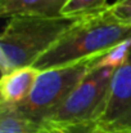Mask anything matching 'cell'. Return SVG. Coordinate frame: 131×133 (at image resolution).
I'll use <instances>...</instances> for the list:
<instances>
[{
    "mask_svg": "<svg viewBox=\"0 0 131 133\" xmlns=\"http://www.w3.org/2000/svg\"><path fill=\"white\" fill-rule=\"evenodd\" d=\"M116 67H94L41 127L96 124L111 88Z\"/></svg>",
    "mask_w": 131,
    "mask_h": 133,
    "instance_id": "obj_4",
    "label": "cell"
},
{
    "mask_svg": "<svg viewBox=\"0 0 131 133\" xmlns=\"http://www.w3.org/2000/svg\"><path fill=\"white\" fill-rule=\"evenodd\" d=\"M99 57L102 56L40 71L28 97L14 105V107L25 118L40 127L94 69Z\"/></svg>",
    "mask_w": 131,
    "mask_h": 133,
    "instance_id": "obj_3",
    "label": "cell"
},
{
    "mask_svg": "<svg viewBox=\"0 0 131 133\" xmlns=\"http://www.w3.org/2000/svg\"><path fill=\"white\" fill-rule=\"evenodd\" d=\"M96 125L107 132H131V52L129 58L116 69L104 110Z\"/></svg>",
    "mask_w": 131,
    "mask_h": 133,
    "instance_id": "obj_5",
    "label": "cell"
},
{
    "mask_svg": "<svg viewBox=\"0 0 131 133\" xmlns=\"http://www.w3.org/2000/svg\"><path fill=\"white\" fill-rule=\"evenodd\" d=\"M84 17L14 16L6 22L0 36V70L31 67L71 27Z\"/></svg>",
    "mask_w": 131,
    "mask_h": 133,
    "instance_id": "obj_1",
    "label": "cell"
},
{
    "mask_svg": "<svg viewBox=\"0 0 131 133\" xmlns=\"http://www.w3.org/2000/svg\"><path fill=\"white\" fill-rule=\"evenodd\" d=\"M131 52V38L121 42L120 44L108 49L102 57L95 61L94 67H120L127 58Z\"/></svg>",
    "mask_w": 131,
    "mask_h": 133,
    "instance_id": "obj_10",
    "label": "cell"
},
{
    "mask_svg": "<svg viewBox=\"0 0 131 133\" xmlns=\"http://www.w3.org/2000/svg\"><path fill=\"white\" fill-rule=\"evenodd\" d=\"M94 133H116V132H107V131H103V129H99V128H98Z\"/></svg>",
    "mask_w": 131,
    "mask_h": 133,
    "instance_id": "obj_12",
    "label": "cell"
},
{
    "mask_svg": "<svg viewBox=\"0 0 131 133\" xmlns=\"http://www.w3.org/2000/svg\"><path fill=\"white\" fill-rule=\"evenodd\" d=\"M127 133H131V132H127Z\"/></svg>",
    "mask_w": 131,
    "mask_h": 133,
    "instance_id": "obj_13",
    "label": "cell"
},
{
    "mask_svg": "<svg viewBox=\"0 0 131 133\" xmlns=\"http://www.w3.org/2000/svg\"><path fill=\"white\" fill-rule=\"evenodd\" d=\"M40 71L35 67H23L1 75L0 80V102L17 105L28 97L35 85Z\"/></svg>",
    "mask_w": 131,
    "mask_h": 133,
    "instance_id": "obj_6",
    "label": "cell"
},
{
    "mask_svg": "<svg viewBox=\"0 0 131 133\" xmlns=\"http://www.w3.org/2000/svg\"><path fill=\"white\" fill-rule=\"evenodd\" d=\"M108 6L107 0H68L60 14L67 17H89L104 12Z\"/></svg>",
    "mask_w": 131,
    "mask_h": 133,
    "instance_id": "obj_9",
    "label": "cell"
},
{
    "mask_svg": "<svg viewBox=\"0 0 131 133\" xmlns=\"http://www.w3.org/2000/svg\"><path fill=\"white\" fill-rule=\"evenodd\" d=\"M109 14L118 22L131 26V0H117L107 8Z\"/></svg>",
    "mask_w": 131,
    "mask_h": 133,
    "instance_id": "obj_11",
    "label": "cell"
},
{
    "mask_svg": "<svg viewBox=\"0 0 131 133\" xmlns=\"http://www.w3.org/2000/svg\"><path fill=\"white\" fill-rule=\"evenodd\" d=\"M131 38V26L114 19L109 12L81 18L34 63L39 71L103 56L108 49Z\"/></svg>",
    "mask_w": 131,
    "mask_h": 133,
    "instance_id": "obj_2",
    "label": "cell"
},
{
    "mask_svg": "<svg viewBox=\"0 0 131 133\" xmlns=\"http://www.w3.org/2000/svg\"><path fill=\"white\" fill-rule=\"evenodd\" d=\"M68 0H0V16H62Z\"/></svg>",
    "mask_w": 131,
    "mask_h": 133,
    "instance_id": "obj_7",
    "label": "cell"
},
{
    "mask_svg": "<svg viewBox=\"0 0 131 133\" xmlns=\"http://www.w3.org/2000/svg\"><path fill=\"white\" fill-rule=\"evenodd\" d=\"M41 133H43V132H41Z\"/></svg>",
    "mask_w": 131,
    "mask_h": 133,
    "instance_id": "obj_14",
    "label": "cell"
},
{
    "mask_svg": "<svg viewBox=\"0 0 131 133\" xmlns=\"http://www.w3.org/2000/svg\"><path fill=\"white\" fill-rule=\"evenodd\" d=\"M0 133H41V128L19 114L14 105L0 102Z\"/></svg>",
    "mask_w": 131,
    "mask_h": 133,
    "instance_id": "obj_8",
    "label": "cell"
}]
</instances>
